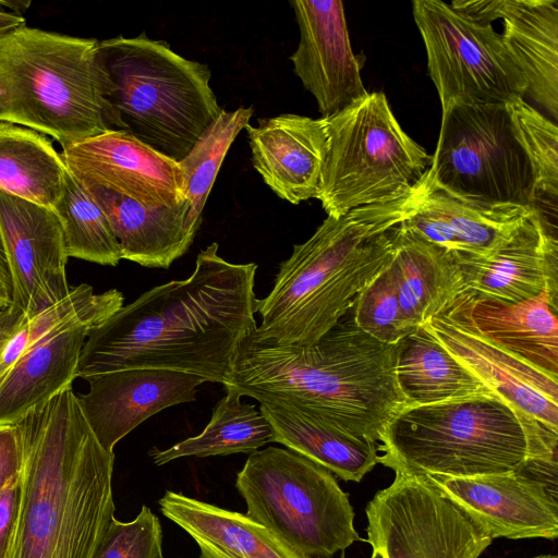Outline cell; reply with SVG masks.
Listing matches in <instances>:
<instances>
[{"label":"cell","instance_id":"9","mask_svg":"<svg viewBox=\"0 0 558 558\" xmlns=\"http://www.w3.org/2000/svg\"><path fill=\"white\" fill-rule=\"evenodd\" d=\"M235 487L246 514L300 558H333L355 541L349 494L323 465L288 448L248 454Z\"/></svg>","mask_w":558,"mask_h":558},{"label":"cell","instance_id":"29","mask_svg":"<svg viewBox=\"0 0 558 558\" xmlns=\"http://www.w3.org/2000/svg\"><path fill=\"white\" fill-rule=\"evenodd\" d=\"M395 375L407 405L494 393L422 326L393 345Z\"/></svg>","mask_w":558,"mask_h":558},{"label":"cell","instance_id":"32","mask_svg":"<svg viewBox=\"0 0 558 558\" xmlns=\"http://www.w3.org/2000/svg\"><path fill=\"white\" fill-rule=\"evenodd\" d=\"M124 302L117 289L95 293L87 283L72 287L70 294L32 318L23 315L0 349V380L36 344L70 326H99L116 314Z\"/></svg>","mask_w":558,"mask_h":558},{"label":"cell","instance_id":"20","mask_svg":"<svg viewBox=\"0 0 558 558\" xmlns=\"http://www.w3.org/2000/svg\"><path fill=\"white\" fill-rule=\"evenodd\" d=\"M427 172L417 203L401 225L454 256L493 254L541 213L532 206H488L459 199L435 186Z\"/></svg>","mask_w":558,"mask_h":558},{"label":"cell","instance_id":"39","mask_svg":"<svg viewBox=\"0 0 558 558\" xmlns=\"http://www.w3.org/2000/svg\"><path fill=\"white\" fill-rule=\"evenodd\" d=\"M20 504V475L0 492V558H5Z\"/></svg>","mask_w":558,"mask_h":558},{"label":"cell","instance_id":"2","mask_svg":"<svg viewBox=\"0 0 558 558\" xmlns=\"http://www.w3.org/2000/svg\"><path fill=\"white\" fill-rule=\"evenodd\" d=\"M15 427L20 504L5 558H94L114 517L113 451L98 442L72 387Z\"/></svg>","mask_w":558,"mask_h":558},{"label":"cell","instance_id":"15","mask_svg":"<svg viewBox=\"0 0 558 558\" xmlns=\"http://www.w3.org/2000/svg\"><path fill=\"white\" fill-rule=\"evenodd\" d=\"M424 327L490 391L558 432V376L533 366L483 337L456 300Z\"/></svg>","mask_w":558,"mask_h":558},{"label":"cell","instance_id":"31","mask_svg":"<svg viewBox=\"0 0 558 558\" xmlns=\"http://www.w3.org/2000/svg\"><path fill=\"white\" fill-rule=\"evenodd\" d=\"M226 396L213 410L210 421L201 434L175 445L149 451L154 463L162 465L179 458L252 453L272 442L274 432L255 405L242 402L241 395L226 386Z\"/></svg>","mask_w":558,"mask_h":558},{"label":"cell","instance_id":"4","mask_svg":"<svg viewBox=\"0 0 558 558\" xmlns=\"http://www.w3.org/2000/svg\"><path fill=\"white\" fill-rule=\"evenodd\" d=\"M420 192L421 183L399 199L357 207L338 218L327 216L308 240L293 245L270 292L256 300V335L282 345L316 343L390 265L398 227L414 209Z\"/></svg>","mask_w":558,"mask_h":558},{"label":"cell","instance_id":"25","mask_svg":"<svg viewBox=\"0 0 558 558\" xmlns=\"http://www.w3.org/2000/svg\"><path fill=\"white\" fill-rule=\"evenodd\" d=\"M96 326L61 329L24 354L0 380V425H15L28 412L72 387L86 338Z\"/></svg>","mask_w":558,"mask_h":558},{"label":"cell","instance_id":"28","mask_svg":"<svg viewBox=\"0 0 558 558\" xmlns=\"http://www.w3.org/2000/svg\"><path fill=\"white\" fill-rule=\"evenodd\" d=\"M258 410L283 445L323 465L345 482H361L379 460L378 442L357 439L295 408L260 402Z\"/></svg>","mask_w":558,"mask_h":558},{"label":"cell","instance_id":"7","mask_svg":"<svg viewBox=\"0 0 558 558\" xmlns=\"http://www.w3.org/2000/svg\"><path fill=\"white\" fill-rule=\"evenodd\" d=\"M116 85L111 102L126 132L179 162L222 113L207 64L185 59L165 40L117 36L99 41Z\"/></svg>","mask_w":558,"mask_h":558},{"label":"cell","instance_id":"12","mask_svg":"<svg viewBox=\"0 0 558 558\" xmlns=\"http://www.w3.org/2000/svg\"><path fill=\"white\" fill-rule=\"evenodd\" d=\"M368 501L367 542L380 558H480L487 536L425 475L395 473Z\"/></svg>","mask_w":558,"mask_h":558},{"label":"cell","instance_id":"46","mask_svg":"<svg viewBox=\"0 0 558 558\" xmlns=\"http://www.w3.org/2000/svg\"><path fill=\"white\" fill-rule=\"evenodd\" d=\"M199 558H204L203 556H201Z\"/></svg>","mask_w":558,"mask_h":558},{"label":"cell","instance_id":"11","mask_svg":"<svg viewBox=\"0 0 558 558\" xmlns=\"http://www.w3.org/2000/svg\"><path fill=\"white\" fill-rule=\"evenodd\" d=\"M412 13L441 111L524 98L525 80L492 24L480 23L440 0H414Z\"/></svg>","mask_w":558,"mask_h":558},{"label":"cell","instance_id":"44","mask_svg":"<svg viewBox=\"0 0 558 558\" xmlns=\"http://www.w3.org/2000/svg\"><path fill=\"white\" fill-rule=\"evenodd\" d=\"M371 558H380L379 556L372 555Z\"/></svg>","mask_w":558,"mask_h":558},{"label":"cell","instance_id":"36","mask_svg":"<svg viewBox=\"0 0 558 558\" xmlns=\"http://www.w3.org/2000/svg\"><path fill=\"white\" fill-rule=\"evenodd\" d=\"M350 313L362 331L385 344H396L411 332L403 319L391 263L360 292Z\"/></svg>","mask_w":558,"mask_h":558},{"label":"cell","instance_id":"19","mask_svg":"<svg viewBox=\"0 0 558 558\" xmlns=\"http://www.w3.org/2000/svg\"><path fill=\"white\" fill-rule=\"evenodd\" d=\"M450 5L483 24L502 22L500 37L525 80V96L557 120L558 1L454 0Z\"/></svg>","mask_w":558,"mask_h":558},{"label":"cell","instance_id":"26","mask_svg":"<svg viewBox=\"0 0 558 558\" xmlns=\"http://www.w3.org/2000/svg\"><path fill=\"white\" fill-rule=\"evenodd\" d=\"M161 513L196 542L204 558H300L246 513L167 490Z\"/></svg>","mask_w":558,"mask_h":558},{"label":"cell","instance_id":"21","mask_svg":"<svg viewBox=\"0 0 558 558\" xmlns=\"http://www.w3.org/2000/svg\"><path fill=\"white\" fill-rule=\"evenodd\" d=\"M453 257L464 292L518 303L558 291V242L542 213L493 254Z\"/></svg>","mask_w":558,"mask_h":558},{"label":"cell","instance_id":"14","mask_svg":"<svg viewBox=\"0 0 558 558\" xmlns=\"http://www.w3.org/2000/svg\"><path fill=\"white\" fill-rule=\"evenodd\" d=\"M0 232L12 281L11 310L32 318L70 294L69 256L54 210L0 191Z\"/></svg>","mask_w":558,"mask_h":558},{"label":"cell","instance_id":"13","mask_svg":"<svg viewBox=\"0 0 558 558\" xmlns=\"http://www.w3.org/2000/svg\"><path fill=\"white\" fill-rule=\"evenodd\" d=\"M425 476L492 539L558 536L557 459H531L502 474Z\"/></svg>","mask_w":558,"mask_h":558},{"label":"cell","instance_id":"41","mask_svg":"<svg viewBox=\"0 0 558 558\" xmlns=\"http://www.w3.org/2000/svg\"><path fill=\"white\" fill-rule=\"evenodd\" d=\"M25 25L26 20L21 14L8 12L0 8V36Z\"/></svg>","mask_w":558,"mask_h":558},{"label":"cell","instance_id":"35","mask_svg":"<svg viewBox=\"0 0 558 558\" xmlns=\"http://www.w3.org/2000/svg\"><path fill=\"white\" fill-rule=\"evenodd\" d=\"M517 140L531 167L536 202L543 197L556 204L558 195V130L554 121L524 98L506 105Z\"/></svg>","mask_w":558,"mask_h":558},{"label":"cell","instance_id":"30","mask_svg":"<svg viewBox=\"0 0 558 558\" xmlns=\"http://www.w3.org/2000/svg\"><path fill=\"white\" fill-rule=\"evenodd\" d=\"M68 168L52 142L43 133L0 122V191L54 209Z\"/></svg>","mask_w":558,"mask_h":558},{"label":"cell","instance_id":"27","mask_svg":"<svg viewBox=\"0 0 558 558\" xmlns=\"http://www.w3.org/2000/svg\"><path fill=\"white\" fill-rule=\"evenodd\" d=\"M391 267L410 331L424 326L464 292L453 255L401 223Z\"/></svg>","mask_w":558,"mask_h":558},{"label":"cell","instance_id":"34","mask_svg":"<svg viewBox=\"0 0 558 558\" xmlns=\"http://www.w3.org/2000/svg\"><path fill=\"white\" fill-rule=\"evenodd\" d=\"M253 113V107L223 110L179 161L194 222L202 223L203 209L226 155L238 134L250 124Z\"/></svg>","mask_w":558,"mask_h":558},{"label":"cell","instance_id":"17","mask_svg":"<svg viewBox=\"0 0 558 558\" xmlns=\"http://www.w3.org/2000/svg\"><path fill=\"white\" fill-rule=\"evenodd\" d=\"M290 4L300 31L290 57L294 73L316 99L322 118H329L368 93L351 47L343 2L293 0Z\"/></svg>","mask_w":558,"mask_h":558},{"label":"cell","instance_id":"38","mask_svg":"<svg viewBox=\"0 0 558 558\" xmlns=\"http://www.w3.org/2000/svg\"><path fill=\"white\" fill-rule=\"evenodd\" d=\"M22 468V446L15 425H0V492Z\"/></svg>","mask_w":558,"mask_h":558},{"label":"cell","instance_id":"18","mask_svg":"<svg viewBox=\"0 0 558 558\" xmlns=\"http://www.w3.org/2000/svg\"><path fill=\"white\" fill-rule=\"evenodd\" d=\"M89 389L78 400L98 442L108 451L141 423L163 409L192 402L206 380L159 368H124L84 378Z\"/></svg>","mask_w":558,"mask_h":558},{"label":"cell","instance_id":"42","mask_svg":"<svg viewBox=\"0 0 558 558\" xmlns=\"http://www.w3.org/2000/svg\"><path fill=\"white\" fill-rule=\"evenodd\" d=\"M531 558H558V556L549 555V554H544V555H537V556H534V557H531Z\"/></svg>","mask_w":558,"mask_h":558},{"label":"cell","instance_id":"37","mask_svg":"<svg viewBox=\"0 0 558 558\" xmlns=\"http://www.w3.org/2000/svg\"><path fill=\"white\" fill-rule=\"evenodd\" d=\"M94 558H163L158 517L145 505L132 521L113 517Z\"/></svg>","mask_w":558,"mask_h":558},{"label":"cell","instance_id":"45","mask_svg":"<svg viewBox=\"0 0 558 558\" xmlns=\"http://www.w3.org/2000/svg\"><path fill=\"white\" fill-rule=\"evenodd\" d=\"M2 311H3V308L0 306V315H1Z\"/></svg>","mask_w":558,"mask_h":558},{"label":"cell","instance_id":"33","mask_svg":"<svg viewBox=\"0 0 558 558\" xmlns=\"http://www.w3.org/2000/svg\"><path fill=\"white\" fill-rule=\"evenodd\" d=\"M53 210L62 223L69 257L107 266L120 263V245L105 213L70 171Z\"/></svg>","mask_w":558,"mask_h":558},{"label":"cell","instance_id":"22","mask_svg":"<svg viewBox=\"0 0 558 558\" xmlns=\"http://www.w3.org/2000/svg\"><path fill=\"white\" fill-rule=\"evenodd\" d=\"M244 130L253 167L272 192L293 205L317 198L327 144L323 118L281 113Z\"/></svg>","mask_w":558,"mask_h":558},{"label":"cell","instance_id":"23","mask_svg":"<svg viewBox=\"0 0 558 558\" xmlns=\"http://www.w3.org/2000/svg\"><path fill=\"white\" fill-rule=\"evenodd\" d=\"M78 182L105 213L122 259L167 269L191 247L201 223L191 219L187 199L174 206L148 207L98 185Z\"/></svg>","mask_w":558,"mask_h":558},{"label":"cell","instance_id":"43","mask_svg":"<svg viewBox=\"0 0 558 558\" xmlns=\"http://www.w3.org/2000/svg\"><path fill=\"white\" fill-rule=\"evenodd\" d=\"M0 306H1L3 310H5V307H4V305H3V303L1 302V299H0Z\"/></svg>","mask_w":558,"mask_h":558},{"label":"cell","instance_id":"24","mask_svg":"<svg viewBox=\"0 0 558 558\" xmlns=\"http://www.w3.org/2000/svg\"><path fill=\"white\" fill-rule=\"evenodd\" d=\"M456 301L483 337L558 376V291H545L518 303L471 292L460 294Z\"/></svg>","mask_w":558,"mask_h":558},{"label":"cell","instance_id":"6","mask_svg":"<svg viewBox=\"0 0 558 558\" xmlns=\"http://www.w3.org/2000/svg\"><path fill=\"white\" fill-rule=\"evenodd\" d=\"M99 41L23 26L0 36V122L51 136L61 147L125 130Z\"/></svg>","mask_w":558,"mask_h":558},{"label":"cell","instance_id":"16","mask_svg":"<svg viewBox=\"0 0 558 558\" xmlns=\"http://www.w3.org/2000/svg\"><path fill=\"white\" fill-rule=\"evenodd\" d=\"M68 170L144 206H174L186 199L179 162L129 132L110 130L62 148Z\"/></svg>","mask_w":558,"mask_h":558},{"label":"cell","instance_id":"8","mask_svg":"<svg viewBox=\"0 0 558 558\" xmlns=\"http://www.w3.org/2000/svg\"><path fill=\"white\" fill-rule=\"evenodd\" d=\"M323 119L327 144L317 199L327 216L399 199L430 168L432 155L403 131L381 92Z\"/></svg>","mask_w":558,"mask_h":558},{"label":"cell","instance_id":"3","mask_svg":"<svg viewBox=\"0 0 558 558\" xmlns=\"http://www.w3.org/2000/svg\"><path fill=\"white\" fill-rule=\"evenodd\" d=\"M255 329L238 349L229 385L242 397L295 408L372 442L407 405L395 375V344L362 331L350 311L308 347L277 344Z\"/></svg>","mask_w":558,"mask_h":558},{"label":"cell","instance_id":"1","mask_svg":"<svg viewBox=\"0 0 558 558\" xmlns=\"http://www.w3.org/2000/svg\"><path fill=\"white\" fill-rule=\"evenodd\" d=\"M202 250L192 274L141 294L89 331L76 377L124 368H159L231 385L242 341L257 327V265Z\"/></svg>","mask_w":558,"mask_h":558},{"label":"cell","instance_id":"40","mask_svg":"<svg viewBox=\"0 0 558 558\" xmlns=\"http://www.w3.org/2000/svg\"><path fill=\"white\" fill-rule=\"evenodd\" d=\"M0 299L4 307L8 308L12 302V281L7 260L3 241L0 232Z\"/></svg>","mask_w":558,"mask_h":558},{"label":"cell","instance_id":"10","mask_svg":"<svg viewBox=\"0 0 558 558\" xmlns=\"http://www.w3.org/2000/svg\"><path fill=\"white\" fill-rule=\"evenodd\" d=\"M427 175L438 189L469 203L536 207L531 167L506 105L444 110Z\"/></svg>","mask_w":558,"mask_h":558},{"label":"cell","instance_id":"5","mask_svg":"<svg viewBox=\"0 0 558 558\" xmlns=\"http://www.w3.org/2000/svg\"><path fill=\"white\" fill-rule=\"evenodd\" d=\"M558 432L496 393L405 405L385 426L378 462L396 472L470 477L557 459Z\"/></svg>","mask_w":558,"mask_h":558}]
</instances>
